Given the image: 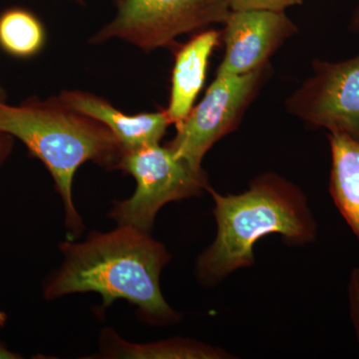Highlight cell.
Masks as SVG:
<instances>
[{"mask_svg":"<svg viewBox=\"0 0 359 359\" xmlns=\"http://www.w3.org/2000/svg\"><path fill=\"white\" fill-rule=\"evenodd\" d=\"M61 250L65 261L45 290L46 299L93 292L102 297L104 308L125 299L156 323L178 318L160 287L169 254L148 231L120 226L110 233L90 235L80 244L63 243Z\"/></svg>","mask_w":359,"mask_h":359,"instance_id":"cell-1","label":"cell"},{"mask_svg":"<svg viewBox=\"0 0 359 359\" xmlns=\"http://www.w3.org/2000/svg\"><path fill=\"white\" fill-rule=\"evenodd\" d=\"M58 98L73 110L105 125L121 142L125 150L159 144L172 124L166 109L138 115L125 114L105 99L81 90H65Z\"/></svg>","mask_w":359,"mask_h":359,"instance_id":"cell-9","label":"cell"},{"mask_svg":"<svg viewBox=\"0 0 359 359\" xmlns=\"http://www.w3.org/2000/svg\"><path fill=\"white\" fill-rule=\"evenodd\" d=\"M221 37L219 30L204 29L175 51L171 93L166 109L172 124L178 126L193 109L204 86L210 57Z\"/></svg>","mask_w":359,"mask_h":359,"instance_id":"cell-10","label":"cell"},{"mask_svg":"<svg viewBox=\"0 0 359 359\" xmlns=\"http://www.w3.org/2000/svg\"><path fill=\"white\" fill-rule=\"evenodd\" d=\"M271 65L241 75H216L205 96L177 127L167 147L196 172H204L208 151L237 128L245 111L269 77Z\"/></svg>","mask_w":359,"mask_h":359,"instance_id":"cell-6","label":"cell"},{"mask_svg":"<svg viewBox=\"0 0 359 359\" xmlns=\"http://www.w3.org/2000/svg\"><path fill=\"white\" fill-rule=\"evenodd\" d=\"M285 106L309 124L359 139V53L337 62L314 60L313 74Z\"/></svg>","mask_w":359,"mask_h":359,"instance_id":"cell-7","label":"cell"},{"mask_svg":"<svg viewBox=\"0 0 359 359\" xmlns=\"http://www.w3.org/2000/svg\"><path fill=\"white\" fill-rule=\"evenodd\" d=\"M119 170L136 180V191L115 205L111 217L119 226L149 231L163 205L199 196L209 189L204 172H196L167 146L159 144L125 150Z\"/></svg>","mask_w":359,"mask_h":359,"instance_id":"cell-5","label":"cell"},{"mask_svg":"<svg viewBox=\"0 0 359 359\" xmlns=\"http://www.w3.org/2000/svg\"><path fill=\"white\" fill-rule=\"evenodd\" d=\"M224 25V55L219 76L245 74L269 65L273 53L297 32L285 11H231Z\"/></svg>","mask_w":359,"mask_h":359,"instance_id":"cell-8","label":"cell"},{"mask_svg":"<svg viewBox=\"0 0 359 359\" xmlns=\"http://www.w3.org/2000/svg\"><path fill=\"white\" fill-rule=\"evenodd\" d=\"M46 30L36 14L23 7L0 13V49L18 59L34 57L44 48Z\"/></svg>","mask_w":359,"mask_h":359,"instance_id":"cell-13","label":"cell"},{"mask_svg":"<svg viewBox=\"0 0 359 359\" xmlns=\"http://www.w3.org/2000/svg\"><path fill=\"white\" fill-rule=\"evenodd\" d=\"M207 191L214 200L218 226L214 243L198 261V275L208 285L252 266L254 245L262 238L278 233L289 245H304L316 237L306 196L278 175L257 177L238 195H221L211 187Z\"/></svg>","mask_w":359,"mask_h":359,"instance_id":"cell-2","label":"cell"},{"mask_svg":"<svg viewBox=\"0 0 359 359\" xmlns=\"http://www.w3.org/2000/svg\"><path fill=\"white\" fill-rule=\"evenodd\" d=\"M349 32L353 33H359V2L354 9L353 15L348 25Z\"/></svg>","mask_w":359,"mask_h":359,"instance_id":"cell-17","label":"cell"},{"mask_svg":"<svg viewBox=\"0 0 359 359\" xmlns=\"http://www.w3.org/2000/svg\"><path fill=\"white\" fill-rule=\"evenodd\" d=\"M104 354L109 358L143 359H223L231 355L221 348L189 339H168L138 344L125 341L113 332H105Z\"/></svg>","mask_w":359,"mask_h":359,"instance_id":"cell-12","label":"cell"},{"mask_svg":"<svg viewBox=\"0 0 359 359\" xmlns=\"http://www.w3.org/2000/svg\"><path fill=\"white\" fill-rule=\"evenodd\" d=\"M0 132L22 142L51 174L72 231L81 229L72 184L86 162L119 170L125 149L102 123L68 107L57 97H29L18 105L0 101Z\"/></svg>","mask_w":359,"mask_h":359,"instance_id":"cell-3","label":"cell"},{"mask_svg":"<svg viewBox=\"0 0 359 359\" xmlns=\"http://www.w3.org/2000/svg\"><path fill=\"white\" fill-rule=\"evenodd\" d=\"M349 306H351V320L355 328L359 342V268L351 273L348 285Z\"/></svg>","mask_w":359,"mask_h":359,"instance_id":"cell-15","label":"cell"},{"mask_svg":"<svg viewBox=\"0 0 359 359\" xmlns=\"http://www.w3.org/2000/svg\"><path fill=\"white\" fill-rule=\"evenodd\" d=\"M13 138L11 135L0 132V164L6 159L13 148Z\"/></svg>","mask_w":359,"mask_h":359,"instance_id":"cell-16","label":"cell"},{"mask_svg":"<svg viewBox=\"0 0 359 359\" xmlns=\"http://www.w3.org/2000/svg\"><path fill=\"white\" fill-rule=\"evenodd\" d=\"M328 141L332 154L330 195L359 241V139L330 133Z\"/></svg>","mask_w":359,"mask_h":359,"instance_id":"cell-11","label":"cell"},{"mask_svg":"<svg viewBox=\"0 0 359 359\" xmlns=\"http://www.w3.org/2000/svg\"><path fill=\"white\" fill-rule=\"evenodd\" d=\"M0 101H2V102H6L7 101L6 91L1 83H0Z\"/></svg>","mask_w":359,"mask_h":359,"instance_id":"cell-18","label":"cell"},{"mask_svg":"<svg viewBox=\"0 0 359 359\" xmlns=\"http://www.w3.org/2000/svg\"><path fill=\"white\" fill-rule=\"evenodd\" d=\"M73 1L76 2L78 4H81V6L84 4V0H73Z\"/></svg>","mask_w":359,"mask_h":359,"instance_id":"cell-20","label":"cell"},{"mask_svg":"<svg viewBox=\"0 0 359 359\" xmlns=\"http://www.w3.org/2000/svg\"><path fill=\"white\" fill-rule=\"evenodd\" d=\"M231 11H285L299 6L302 0H228Z\"/></svg>","mask_w":359,"mask_h":359,"instance_id":"cell-14","label":"cell"},{"mask_svg":"<svg viewBox=\"0 0 359 359\" xmlns=\"http://www.w3.org/2000/svg\"><path fill=\"white\" fill-rule=\"evenodd\" d=\"M6 313H2V311H0V327H4V323H6Z\"/></svg>","mask_w":359,"mask_h":359,"instance_id":"cell-19","label":"cell"},{"mask_svg":"<svg viewBox=\"0 0 359 359\" xmlns=\"http://www.w3.org/2000/svg\"><path fill=\"white\" fill-rule=\"evenodd\" d=\"M230 13L228 0H117L114 18L89 42L120 39L153 51L174 45L181 35L224 23Z\"/></svg>","mask_w":359,"mask_h":359,"instance_id":"cell-4","label":"cell"}]
</instances>
